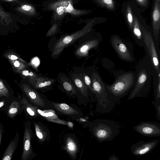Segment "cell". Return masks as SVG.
Masks as SVG:
<instances>
[{
  "label": "cell",
  "instance_id": "1",
  "mask_svg": "<svg viewBox=\"0 0 160 160\" xmlns=\"http://www.w3.org/2000/svg\"><path fill=\"white\" fill-rule=\"evenodd\" d=\"M155 71L147 54L136 66L135 81L128 97V101L136 98L147 96L150 89L152 79Z\"/></svg>",
  "mask_w": 160,
  "mask_h": 160
},
{
  "label": "cell",
  "instance_id": "2",
  "mask_svg": "<svg viewBox=\"0 0 160 160\" xmlns=\"http://www.w3.org/2000/svg\"><path fill=\"white\" fill-rule=\"evenodd\" d=\"M91 77L92 92L98 100L97 110L101 113L111 111L114 108L117 102L108 92L104 82L98 71L94 68L88 71Z\"/></svg>",
  "mask_w": 160,
  "mask_h": 160
},
{
  "label": "cell",
  "instance_id": "3",
  "mask_svg": "<svg viewBox=\"0 0 160 160\" xmlns=\"http://www.w3.org/2000/svg\"><path fill=\"white\" fill-rule=\"evenodd\" d=\"M135 79V73L134 72H122L117 74L112 84L105 83V85L109 94L118 104L120 100L131 90L134 86Z\"/></svg>",
  "mask_w": 160,
  "mask_h": 160
},
{
  "label": "cell",
  "instance_id": "4",
  "mask_svg": "<svg viewBox=\"0 0 160 160\" xmlns=\"http://www.w3.org/2000/svg\"><path fill=\"white\" fill-rule=\"evenodd\" d=\"M120 132L119 124L117 122L109 119L96 120L92 129L93 134L100 142L113 140Z\"/></svg>",
  "mask_w": 160,
  "mask_h": 160
},
{
  "label": "cell",
  "instance_id": "5",
  "mask_svg": "<svg viewBox=\"0 0 160 160\" xmlns=\"http://www.w3.org/2000/svg\"><path fill=\"white\" fill-rule=\"evenodd\" d=\"M141 28L142 33L146 51L157 72H160L159 49L150 32L142 26Z\"/></svg>",
  "mask_w": 160,
  "mask_h": 160
},
{
  "label": "cell",
  "instance_id": "6",
  "mask_svg": "<svg viewBox=\"0 0 160 160\" xmlns=\"http://www.w3.org/2000/svg\"><path fill=\"white\" fill-rule=\"evenodd\" d=\"M91 25L92 23L90 22L81 29L61 38L54 44L51 57L54 58L58 56L65 48L89 32L91 29Z\"/></svg>",
  "mask_w": 160,
  "mask_h": 160
},
{
  "label": "cell",
  "instance_id": "7",
  "mask_svg": "<svg viewBox=\"0 0 160 160\" xmlns=\"http://www.w3.org/2000/svg\"><path fill=\"white\" fill-rule=\"evenodd\" d=\"M110 42L119 58L124 61L132 62L135 59L124 42L118 36L114 35L110 39Z\"/></svg>",
  "mask_w": 160,
  "mask_h": 160
},
{
  "label": "cell",
  "instance_id": "8",
  "mask_svg": "<svg viewBox=\"0 0 160 160\" xmlns=\"http://www.w3.org/2000/svg\"><path fill=\"white\" fill-rule=\"evenodd\" d=\"M26 21L24 19L7 11L0 3V28H10L18 26V23L23 24Z\"/></svg>",
  "mask_w": 160,
  "mask_h": 160
},
{
  "label": "cell",
  "instance_id": "9",
  "mask_svg": "<svg viewBox=\"0 0 160 160\" xmlns=\"http://www.w3.org/2000/svg\"><path fill=\"white\" fill-rule=\"evenodd\" d=\"M138 133L146 137H152L160 135V126L154 122H141L133 128Z\"/></svg>",
  "mask_w": 160,
  "mask_h": 160
},
{
  "label": "cell",
  "instance_id": "10",
  "mask_svg": "<svg viewBox=\"0 0 160 160\" xmlns=\"http://www.w3.org/2000/svg\"><path fill=\"white\" fill-rule=\"evenodd\" d=\"M32 133L29 122H26L24 124V131L23 138V151L21 160H28L33 156L31 141Z\"/></svg>",
  "mask_w": 160,
  "mask_h": 160
},
{
  "label": "cell",
  "instance_id": "11",
  "mask_svg": "<svg viewBox=\"0 0 160 160\" xmlns=\"http://www.w3.org/2000/svg\"><path fill=\"white\" fill-rule=\"evenodd\" d=\"M159 142V140L157 139L149 141H139L132 145L131 152L136 156H143L152 151L157 146Z\"/></svg>",
  "mask_w": 160,
  "mask_h": 160
},
{
  "label": "cell",
  "instance_id": "12",
  "mask_svg": "<svg viewBox=\"0 0 160 160\" xmlns=\"http://www.w3.org/2000/svg\"><path fill=\"white\" fill-rule=\"evenodd\" d=\"M153 35L157 43L159 45V32L160 25V0H156L152 14Z\"/></svg>",
  "mask_w": 160,
  "mask_h": 160
},
{
  "label": "cell",
  "instance_id": "13",
  "mask_svg": "<svg viewBox=\"0 0 160 160\" xmlns=\"http://www.w3.org/2000/svg\"><path fill=\"white\" fill-rule=\"evenodd\" d=\"M23 91L30 101L35 105L43 107L45 102L39 93L31 88L28 84L23 83L21 85Z\"/></svg>",
  "mask_w": 160,
  "mask_h": 160
},
{
  "label": "cell",
  "instance_id": "14",
  "mask_svg": "<svg viewBox=\"0 0 160 160\" xmlns=\"http://www.w3.org/2000/svg\"><path fill=\"white\" fill-rule=\"evenodd\" d=\"M12 10L17 14L21 16L32 17L36 15L35 8L27 2L13 6Z\"/></svg>",
  "mask_w": 160,
  "mask_h": 160
},
{
  "label": "cell",
  "instance_id": "15",
  "mask_svg": "<svg viewBox=\"0 0 160 160\" xmlns=\"http://www.w3.org/2000/svg\"><path fill=\"white\" fill-rule=\"evenodd\" d=\"M99 42L100 40L96 39L88 40L77 48L75 52L76 55L79 57L87 56L89 50L98 46Z\"/></svg>",
  "mask_w": 160,
  "mask_h": 160
},
{
  "label": "cell",
  "instance_id": "16",
  "mask_svg": "<svg viewBox=\"0 0 160 160\" xmlns=\"http://www.w3.org/2000/svg\"><path fill=\"white\" fill-rule=\"evenodd\" d=\"M19 138V133L17 132L16 133L14 138L11 140L6 149L2 157L1 160H12L18 146Z\"/></svg>",
  "mask_w": 160,
  "mask_h": 160
},
{
  "label": "cell",
  "instance_id": "17",
  "mask_svg": "<svg viewBox=\"0 0 160 160\" xmlns=\"http://www.w3.org/2000/svg\"><path fill=\"white\" fill-rule=\"evenodd\" d=\"M132 29L133 37L136 43L145 48L143 35L141 27L136 18H134Z\"/></svg>",
  "mask_w": 160,
  "mask_h": 160
},
{
  "label": "cell",
  "instance_id": "18",
  "mask_svg": "<svg viewBox=\"0 0 160 160\" xmlns=\"http://www.w3.org/2000/svg\"><path fill=\"white\" fill-rule=\"evenodd\" d=\"M58 78V82L64 90L68 92H75V88L74 85L70 78L64 73H60Z\"/></svg>",
  "mask_w": 160,
  "mask_h": 160
},
{
  "label": "cell",
  "instance_id": "19",
  "mask_svg": "<svg viewBox=\"0 0 160 160\" xmlns=\"http://www.w3.org/2000/svg\"><path fill=\"white\" fill-rule=\"evenodd\" d=\"M56 81L52 78L41 75L38 79L33 87L36 89H44L52 86Z\"/></svg>",
  "mask_w": 160,
  "mask_h": 160
},
{
  "label": "cell",
  "instance_id": "20",
  "mask_svg": "<svg viewBox=\"0 0 160 160\" xmlns=\"http://www.w3.org/2000/svg\"><path fill=\"white\" fill-rule=\"evenodd\" d=\"M69 74L75 86L82 93H87L88 88L78 72L71 71Z\"/></svg>",
  "mask_w": 160,
  "mask_h": 160
},
{
  "label": "cell",
  "instance_id": "21",
  "mask_svg": "<svg viewBox=\"0 0 160 160\" xmlns=\"http://www.w3.org/2000/svg\"><path fill=\"white\" fill-rule=\"evenodd\" d=\"M155 101H160V72L155 71L152 75Z\"/></svg>",
  "mask_w": 160,
  "mask_h": 160
},
{
  "label": "cell",
  "instance_id": "22",
  "mask_svg": "<svg viewBox=\"0 0 160 160\" xmlns=\"http://www.w3.org/2000/svg\"><path fill=\"white\" fill-rule=\"evenodd\" d=\"M55 108L59 112L67 115L78 114V112L68 104L64 103H53Z\"/></svg>",
  "mask_w": 160,
  "mask_h": 160
},
{
  "label": "cell",
  "instance_id": "23",
  "mask_svg": "<svg viewBox=\"0 0 160 160\" xmlns=\"http://www.w3.org/2000/svg\"><path fill=\"white\" fill-rule=\"evenodd\" d=\"M22 109L20 103L17 101L13 100L8 107L7 115L10 118L13 119L20 112Z\"/></svg>",
  "mask_w": 160,
  "mask_h": 160
},
{
  "label": "cell",
  "instance_id": "24",
  "mask_svg": "<svg viewBox=\"0 0 160 160\" xmlns=\"http://www.w3.org/2000/svg\"><path fill=\"white\" fill-rule=\"evenodd\" d=\"M19 72L23 77L28 79L29 83L33 87L35 84L38 78L41 75L28 70L23 69Z\"/></svg>",
  "mask_w": 160,
  "mask_h": 160
},
{
  "label": "cell",
  "instance_id": "25",
  "mask_svg": "<svg viewBox=\"0 0 160 160\" xmlns=\"http://www.w3.org/2000/svg\"><path fill=\"white\" fill-rule=\"evenodd\" d=\"M22 109H24L30 116L34 117L36 115L35 108L31 105L27 99L23 98L20 101Z\"/></svg>",
  "mask_w": 160,
  "mask_h": 160
},
{
  "label": "cell",
  "instance_id": "26",
  "mask_svg": "<svg viewBox=\"0 0 160 160\" xmlns=\"http://www.w3.org/2000/svg\"><path fill=\"white\" fill-rule=\"evenodd\" d=\"M78 73L88 88L92 92V80L88 71L83 70L82 71L78 72Z\"/></svg>",
  "mask_w": 160,
  "mask_h": 160
},
{
  "label": "cell",
  "instance_id": "27",
  "mask_svg": "<svg viewBox=\"0 0 160 160\" xmlns=\"http://www.w3.org/2000/svg\"><path fill=\"white\" fill-rule=\"evenodd\" d=\"M64 8L66 13H68L74 16L81 15L87 12L86 11L75 9L72 5V1H70L67 6L64 7Z\"/></svg>",
  "mask_w": 160,
  "mask_h": 160
},
{
  "label": "cell",
  "instance_id": "28",
  "mask_svg": "<svg viewBox=\"0 0 160 160\" xmlns=\"http://www.w3.org/2000/svg\"><path fill=\"white\" fill-rule=\"evenodd\" d=\"M10 61L12 65L13 68L18 72L23 70L28 67L24 62L19 60H10Z\"/></svg>",
  "mask_w": 160,
  "mask_h": 160
},
{
  "label": "cell",
  "instance_id": "29",
  "mask_svg": "<svg viewBox=\"0 0 160 160\" xmlns=\"http://www.w3.org/2000/svg\"><path fill=\"white\" fill-rule=\"evenodd\" d=\"M71 0H67L65 1H58L50 3L48 5L49 9L54 10L56 8L63 6L66 7L69 4Z\"/></svg>",
  "mask_w": 160,
  "mask_h": 160
},
{
  "label": "cell",
  "instance_id": "30",
  "mask_svg": "<svg viewBox=\"0 0 160 160\" xmlns=\"http://www.w3.org/2000/svg\"><path fill=\"white\" fill-rule=\"evenodd\" d=\"M54 10L55 11L53 17L54 21L61 19L66 13L64 7L63 6L58 7Z\"/></svg>",
  "mask_w": 160,
  "mask_h": 160
},
{
  "label": "cell",
  "instance_id": "31",
  "mask_svg": "<svg viewBox=\"0 0 160 160\" xmlns=\"http://www.w3.org/2000/svg\"><path fill=\"white\" fill-rule=\"evenodd\" d=\"M126 17L128 24L132 30L134 22V18L132 12L131 8L129 6L127 7L126 12Z\"/></svg>",
  "mask_w": 160,
  "mask_h": 160
},
{
  "label": "cell",
  "instance_id": "32",
  "mask_svg": "<svg viewBox=\"0 0 160 160\" xmlns=\"http://www.w3.org/2000/svg\"><path fill=\"white\" fill-rule=\"evenodd\" d=\"M98 3L110 10H113L115 8L113 0H97Z\"/></svg>",
  "mask_w": 160,
  "mask_h": 160
},
{
  "label": "cell",
  "instance_id": "33",
  "mask_svg": "<svg viewBox=\"0 0 160 160\" xmlns=\"http://www.w3.org/2000/svg\"><path fill=\"white\" fill-rule=\"evenodd\" d=\"M26 2H27L26 0H0V3L2 4V3L14 6Z\"/></svg>",
  "mask_w": 160,
  "mask_h": 160
},
{
  "label": "cell",
  "instance_id": "34",
  "mask_svg": "<svg viewBox=\"0 0 160 160\" xmlns=\"http://www.w3.org/2000/svg\"><path fill=\"white\" fill-rule=\"evenodd\" d=\"M35 128L36 135L38 139L43 140L44 139V133L40 127L37 124H35Z\"/></svg>",
  "mask_w": 160,
  "mask_h": 160
},
{
  "label": "cell",
  "instance_id": "35",
  "mask_svg": "<svg viewBox=\"0 0 160 160\" xmlns=\"http://www.w3.org/2000/svg\"><path fill=\"white\" fill-rule=\"evenodd\" d=\"M58 28L57 23L54 24L47 33L46 36L50 37L54 35L57 32Z\"/></svg>",
  "mask_w": 160,
  "mask_h": 160
},
{
  "label": "cell",
  "instance_id": "36",
  "mask_svg": "<svg viewBox=\"0 0 160 160\" xmlns=\"http://www.w3.org/2000/svg\"><path fill=\"white\" fill-rule=\"evenodd\" d=\"M152 103L155 107L156 111V116L159 120L160 119V101H153Z\"/></svg>",
  "mask_w": 160,
  "mask_h": 160
},
{
  "label": "cell",
  "instance_id": "37",
  "mask_svg": "<svg viewBox=\"0 0 160 160\" xmlns=\"http://www.w3.org/2000/svg\"><path fill=\"white\" fill-rule=\"evenodd\" d=\"M67 147L68 149L71 152H74L76 150V146L75 143L71 140L68 141L67 143Z\"/></svg>",
  "mask_w": 160,
  "mask_h": 160
},
{
  "label": "cell",
  "instance_id": "38",
  "mask_svg": "<svg viewBox=\"0 0 160 160\" xmlns=\"http://www.w3.org/2000/svg\"><path fill=\"white\" fill-rule=\"evenodd\" d=\"M0 89L4 92L9 97V94L8 90L4 85L2 80L1 79H0Z\"/></svg>",
  "mask_w": 160,
  "mask_h": 160
},
{
  "label": "cell",
  "instance_id": "39",
  "mask_svg": "<svg viewBox=\"0 0 160 160\" xmlns=\"http://www.w3.org/2000/svg\"><path fill=\"white\" fill-rule=\"evenodd\" d=\"M7 57L11 61L18 60L22 61L24 62H26L23 59L20 58L18 57L13 54H8V55Z\"/></svg>",
  "mask_w": 160,
  "mask_h": 160
},
{
  "label": "cell",
  "instance_id": "40",
  "mask_svg": "<svg viewBox=\"0 0 160 160\" xmlns=\"http://www.w3.org/2000/svg\"><path fill=\"white\" fill-rule=\"evenodd\" d=\"M4 132V129L3 124L2 123H0V145L1 144Z\"/></svg>",
  "mask_w": 160,
  "mask_h": 160
},
{
  "label": "cell",
  "instance_id": "41",
  "mask_svg": "<svg viewBox=\"0 0 160 160\" xmlns=\"http://www.w3.org/2000/svg\"><path fill=\"white\" fill-rule=\"evenodd\" d=\"M109 160H118L119 158L114 155H112L108 157Z\"/></svg>",
  "mask_w": 160,
  "mask_h": 160
},
{
  "label": "cell",
  "instance_id": "42",
  "mask_svg": "<svg viewBox=\"0 0 160 160\" xmlns=\"http://www.w3.org/2000/svg\"><path fill=\"white\" fill-rule=\"evenodd\" d=\"M137 2L141 5H144L147 2V0H136Z\"/></svg>",
  "mask_w": 160,
  "mask_h": 160
},
{
  "label": "cell",
  "instance_id": "43",
  "mask_svg": "<svg viewBox=\"0 0 160 160\" xmlns=\"http://www.w3.org/2000/svg\"><path fill=\"white\" fill-rule=\"evenodd\" d=\"M4 96L6 97H8V96L5 94L4 92L0 89V97Z\"/></svg>",
  "mask_w": 160,
  "mask_h": 160
},
{
  "label": "cell",
  "instance_id": "44",
  "mask_svg": "<svg viewBox=\"0 0 160 160\" xmlns=\"http://www.w3.org/2000/svg\"><path fill=\"white\" fill-rule=\"evenodd\" d=\"M5 100L2 101L0 102V108L3 107L5 104Z\"/></svg>",
  "mask_w": 160,
  "mask_h": 160
},
{
  "label": "cell",
  "instance_id": "45",
  "mask_svg": "<svg viewBox=\"0 0 160 160\" xmlns=\"http://www.w3.org/2000/svg\"><path fill=\"white\" fill-rule=\"evenodd\" d=\"M59 0L63 1H65V0Z\"/></svg>",
  "mask_w": 160,
  "mask_h": 160
}]
</instances>
